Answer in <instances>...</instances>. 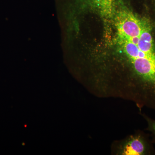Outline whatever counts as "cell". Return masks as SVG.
I'll return each mask as SVG.
<instances>
[{"mask_svg":"<svg viewBox=\"0 0 155 155\" xmlns=\"http://www.w3.org/2000/svg\"><path fill=\"white\" fill-rule=\"evenodd\" d=\"M112 153L116 155H149L155 151L146 134L138 132L113 143Z\"/></svg>","mask_w":155,"mask_h":155,"instance_id":"1","label":"cell"},{"mask_svg":"<svg viewBox=\"0 0 155 155\" xmlns=\"http://www.w3.org/2000/svg\"><path fill=\"white\" fill-rule=\"evenodd\" d=\"M145 20H140L134 16H128L120 22L119 31L122 38L127 39L140 35Z\"/></svg>","mask_w":155,"mask_h":155,"instance_id":"2","label":"cell"},{"mask_svg":"<svg viewBox=\"0 0 155 155\" xmlns=\"http://www.w3.org/2000/svg\"><path fill=\"white\" fill-rule=\"evenodd\" d=\"M140 115L143 117L146 121L147 124V130H148L152 134L154 142H155V120L152 119L144 114H140Z\"/></svg>","mask_w":155,"mask_h":155,"instance_id":"3","label":"cell"}]
</instances>
